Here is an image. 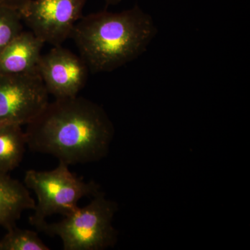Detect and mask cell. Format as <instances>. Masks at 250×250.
Wrapping results in <instances>:
<instances>
[{
  "mask_svg": "<svg viewBox=\"0 0 250 250\" xmlns=\"http://www.w3.org/2000/svg\"><path fill=\"white\" fill-rule=\"evenodd\" d=\"M27 147L67 165L86 164L107 155L114 126L104 108L80 97L49 102L26 125Z\"/></svg>",
  "mask_w": 250,
  "mask_h": 250,
  "instance_id": "cell-1",
  "label": "cell"
},
{
  "mask_svg": "<svg viewBox=\"0 0 250 250\" xmlns=\"http://www.w3.org/2000/svg\"><path fill=\"white\" fill-rule=\"evenodd\" d=\"M150 15L136 5L121 12L82 16L71 37L90 72H112L142 55L157 34Z\"/></svg>",
  "mask_w": 250,
  "mask_h": 250,
  "instance_id": "cell-2",
  "label": "cell"
},
{
  "mask_svg": "<svg viewBox=\"0 0 250 250\" xmlns=\"http://www.w3.org/2000/svg\"><path fill=\"white\" fill-rule=\"evenodd\" d=\"M88 205L79 207L59 222L45 221L37 229L62 240L64 250H103L115 246L118 231L112 225L116 202L101 191Z\"/></svg>",
  "mask_w": 250,
  "mask_h": 250,
  "instance_id": "cell-3",
  "label": "cell"
},
{
  "mask_svg": "<svg viewBox=\"0 0 250 250\" xmlns=\"http://www.w3.org/2000/svg\"><path fill=\"white\" fill-rule=\"evenodd\" d=\"M23 183L34 192L37 198L29 220L36 229L49 216L70 214L78 208L80 200L95 196L100 191L98 184L93 181L85 182L62 162H59L53 170H27Z\"/></svg>",
  "mask_w": 250,
  "mask_h": 250,
  "instance_id": "cell-4",
  "label": "cell"
},
{
  "mask_svg": "<svg viewBox=\"0 0 250 250\" xmlns=\"http://www.w3.org/2000/svg\"><path fill=\"white\" fill-rule=\"evenodd\" d=\"M87 0H30L20 10L22 22L44 43L62 45L71 37Z\"/></svg>",
  "mask_w": 250,
  "mask_h": 250,
  "instance_id": "cell-5",
  "label": "cell"
},
{
  "mask_svg": "<svg viewBox=\"0 0 250 250\" xmlns=\"http://www.w3.org/2000/svg\"><path fill=\"white\" fill-rule=\"evenodd\" d=\"M49 103V94L39 72L0 73V125H27Z\"/></svg>",
  "mask_w": 250,
  "mask_h": 250,
  "instance_id": "cell-6",
  "label": "cell"
},
{
  "mask_svg": "<svg viewBox=\"0 0 250 250\" xmlns=\"http://www.w3.org/2000/svg\"><path fill=\"white\" fill-rule=\"evenodd\" d=\"M90 70L82 57L62 45L41 56L38 72L49 95L55 99L76 97L84 88Z\"/></svg>",
  "mask_w": 250,
  "mask_h": 250,
  "instance_id": "cell-7",
  "label": "cell"
},
{
  "mask_svg": "<svg viewBox=\"0 0 250 250\" xmlns=\"http://www.w3.org/2000/svg\"><path fill=\"white\" fill-rule=\"evenodd\" d=\"M44 42L31 31H22L0 54V73L38 72Z\"/></svg>",
  "mask_w": 250,
  "mask_h": 250,
  "instance_id": "cell-8",
  "label": "cell"
},
{
  "mask_svg": "<svg viewBox=\"0 0 250 250\" xmlns=\"http://www.w3.org/2000/svg\"><path fill=\"white\" fill-rule=\"evenodd\" d=\"M35 201L24 183L0 172V227L16 225L25 210H33Z\"/></svg>",
  "mask_w": 250,
  "mask_h": 250,
  "instance_id": "cell-9",
  "label": "cell"
},
{
  "mask_svg": "<svg viewBox=\"0 0 250 250\" xmlns=\"http://www.w3.org/2000/svg\"><path fill=\"white\" fill-rule=\"evenodd\" d=\"M27 147L25 131L21 125H0V172L9 174L17 168Z\"/></svg>",
  "mask_w": 250,
  "mask_h": 250,
  "instance_id": "cell-10",
  "label": "cell"
},
{
  "mask_svg": "<svg viewBox=\"0 0 250 250\" xmlns=\"http://www.w3.org/2000/svg\"><path fill=\"white\" fill-rule=\"evenodd\" d=\"M0 240V250H50L36 231L18 228L8 229Z\"/></svg>",
  "mask_w": 250,
  "mask_h": 250,
  "instance_id": "cell-11",
  "label": "cell"
},
{
  "mask_svg": "<svg viewBox=\"0 0 250 250\" xmlns=\"http://www.w3.org/2000/svg\"><path fill=\"white\" fill-rule=\"evenodd\" d=\"M22 24L17 10L0 7V54L22 32Z\"/></svg>",
  "mask_w": 250,
  "mask_h": 250,
  "instance_id": "cell-12",
  "label": "cell"
},
{
  "mask_svg": "<svg viewBox=\"0 0 250 250\" xmlns=\"http://www.w3.org/2000/svg\"><path fill=\"white\" fill-rule=\"evenodd\" d=\"M30 0H0V7L9 8L19 11Z\"/></svg>",
  "mask_w": 250,
  "mask_h": 250,
  "instance_id": "cell-13",
  "label": "cell"
},
{
  "mask_svg": "<svg viewBox=\"0 0 250 250\" xmlns=\"http://www.w3.org/2000/svg\"><path fill=\"white\" fill-rule=\"evenodd\" d=\"M108 5H116L121 3L123 0H103Z\"/></svg>",
  "mask_w": 250,
  "mask_h": 250,
  "instance_id": "cell-14",
  "label": "cell"
}]
</instances>
